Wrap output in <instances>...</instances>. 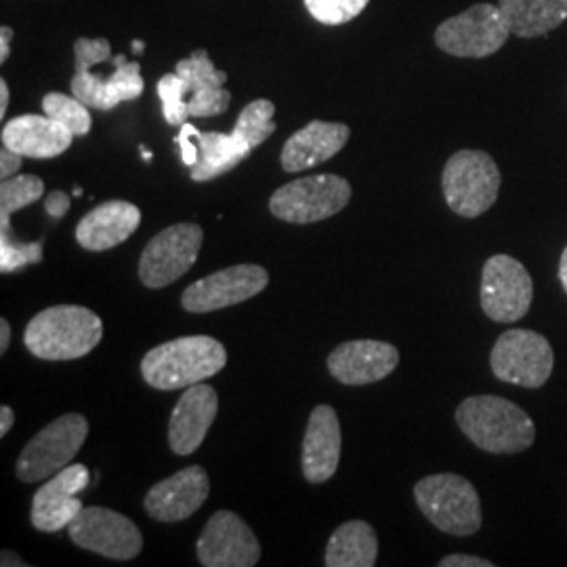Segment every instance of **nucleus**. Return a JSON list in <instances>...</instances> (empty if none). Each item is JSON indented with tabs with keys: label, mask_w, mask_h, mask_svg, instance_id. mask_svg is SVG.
I'll use <instances>...</instances> for the list:
<instances>
[{
	"label": "nucleus",
	"mask_w": 567,
	"mask_h": 567,
	"mask_svg": "<svg viewBox=\"0 0 567 567\" xmlns=\"http://www.w3.org/2000/svg\"><path fill=\"white\" fill-rule=\"evenodd\" d=\"M227 364L224 344L213 337H182L154 347L142 362L145 383L161 391L187 389L215 377Z\"/></svg>",
	"instance_id": "3"
},
{
	"label": "nucleus",
	"mask_w": 567,
	"mask_h": 567,
	"mask_svg": "<svg viewBox=\"0 0 567 567\" xmlns=\"http://www.w3.org/2000/svg\"><path fill=\"white\" fill-rule=\"evenodd\" d=\"M219 410V398L213 386H187L175 405L168 425V444L179 456H189L203 446L204 437Z\"/></svg>",
	"instance_id": "19"
},
{
	"label": "nucleus",
	"mask_w": 567,
	"mask_h": 567,
	"mask_svg": "<svg viewBox=\"0 0 567 567\" xmlns=\"http://www.w3.org/2000/svg\"><path fill=\"white\" fill-rule=\"evenodd\" d=\"M72 140L74 135L47 114L18 116L2 128V145L23 158H55L72 145Z\"/></svg>",
	"instance_id": "22"
},
{
	"label": "nucleus",
	"mask_w": 567,
	"mask_h": 567,
	"mask_svg": "<svg viewBox=\"0 0 567 567\" xmlns=\"http://www.w3.org/2000/svg\"><path fill=\"white\" fill-rule=\"evenodd\" d=\"M44 183L34 175H18L0 185V236H11V215L41 200Z\"/></svg>",
	"instance_id": "27"
},
{
	"label": "nucleus",
	"mask_w": 567,
	"mask_h": 567,
	"mask_svg": "<svg viewBox=\"0 0 567 567\" xmlns=\"http://www.w3.org/2000/svg\"><path fill=\"white\" fill-rule=\"evenodd\" d=\"M200 225L177 224L166 227L143 248L140 278L147 288H164L183 278L196 264L203 248Z\"/></svg>",
	"instance_id": "11"
},
{
	"label": "nucleus",
	"mask_w": 567,
	"mask_h": 567,
	"mask_svg": "<svg viewBox=\"0 0 567 567\" xmlns=\"http://www.w3.org/2000/svg\"><path fill=\"white\" fill-rule=\"evenodd\" d=\"M89 480L91 475L84 465H68L49 477L34 494L32 526L41 532H60L70 526L82 511L79 492L89 486Z\"/></svg>",
	"instance_id": "15"
},
{
	"label": "nucleus",
	"mask_w": 567,
	"mask_h": 567,
	"mask_svg": "<svg viewBox=\"0 0 567 567\" xmlns=\"http://www.w3.org/2000/svg\"><path fill=\"white\" fill-rule=\"evenodd\" d=\"M456 423L489 454H517L534 444L536 426L524 408L498 395H473L456 408Z\"/></svg>",
	"instance_id": "1"
},
{
	"label": "nucleus",
	"mask_w": 567,
	"mask_h": 567,
	"mask_svg": "<svg viewBox=\"0 0 567 567\" xmlns=\"http://www.w3.org/2000/svg\"><path fill=\"white\" fill-rule=\"evenodd\" d=\"M142 224V210L135 204L110 200L84 215L76 227V240L82 248L103 252L124 243Z\"/></svg>",
	"instance_id": "23"
},
{
	"label": "nucleus",
	"mask_w": 567,
	"mask_h": 567,
	"mask_svg": "<svg viewBox=\"0 0 567 567\" xmlns=\"http://www.w3.org/2000/svg\"><path fill=\"white\" fill-rule=\"evenodd\" d=\"M11 39H13V30L7 28V25H2V30H0V61H2V63L9 60Z\"/></svg>",
	"instance_id": "40"
},
{
	"label": "nucleus",
	"mask_w": 567,
	"mask_h": 567,
	"mask_svg": "<svg viewBox=\"0 0 567 567\" xmlns=\"http://www.w3.org/2000/svg\"><path fill=\"white\" fill-rule=\"evenodd\" d=\"M370 0H305L311 18L326 25H341L355 20Z\"/></svg>",
	"instance_id": "32"
},
{
	"label": "nucleus",
	"mask_w": 567,
	"mask_h": 567,
	"mask_svg": "<svg viewBox=\"0 0 567 567\" xmlns=\"http://www.w3.org/2000/svg\"><path fill=\"white\" fill-rule=\"evenodd\" d=\"M103 337L97 313L79 305H58L41 311L25 326L23 343L41 360L63 362L91 353Z\"/></svg>",
	"instance_id": "2"
},
{
	"label": "nucleus",
	"mask_w": 567,
	"mask_h": 567,
	"mask_svg": "<svg viewBox=\"0 0 567 567\" xmlns=\"http://www.w3.org/2000/svg\"><path fill=\"white\" fill-rule=\"evenodd\" d=\"M42 112L53 121L63 124L74 137H82L91 131V114L89 105H84L76 97H68L63 93H49L42 100Z\"/></svg>",
	"instance_id": "29"
},
{
	"label": "nucleus",
	"mask_w": 567,
	"mask_h": 567,
	"mask_svg": "<svg viewBox=\"0 0 567 567\" xmlns=\"http://www.w3.org/2000/svg\"><path fill=\"white\" fill-rule=\"evenodd\" d=\"M44 208L53 219H61L70 210V196L63 192H53L47 196Z\"/></svg>",
	"instance_id": "38"
},
{
	"label": "nucleus",
	"mask_w": 567,
	"mask_h": 567,
	"mask_svg": "<svg viewBox=\"0 0 567 567\" xmlns=\"http://www.w3.org/2000/svg\"><path fill=\"white\" fill-rule=\"evenodd\" d=\"M231 102L229 91L224 86H206L198 89L189 95L187 100V110L192 118H210V116H219L227 112Z\"/></svg>",
	"instance_id": "34"
},
{
	"label": "nucleus",
	"mask_w": 567,
	"mask_h": 567,
	"mask_svg": "<svg viewBox=\"0 0 567 567\" xmlns=\"http://www.w3.org/2000/svg\"><path fill=\"white\" fill-rule=\"evenodd\" d=\"M13 423H16L13 410H11L9 405H2V408H0V435H2V437L11 431Z\"/></svg>",
	"instance_id": "41"
},
{
	"label": "nucleus",
	"mask_w": 567,
	"mask_h": 567,
	"mask_svg": "<svg viewBox=\"0 0 567 567\" xmlns=\"http://www.w3.org/2000/svg\"><path fill=\"white\" fill-rule=\"evenodd\" d=\"M349 126L341 122H309L305 128L297 131L282 147V168L286 173H301L324 164L334 158L347 142H349Z\"/></svg>",
	"instance_id": "21"
},
{
	"label": "nucleus",
	"mask_w": 567,
	"mask_h": 567,
	"mask_svg": "<svg viewBox=\"0 0 567 567\" xmlns=\"http://www.w3.org/2000/svg\"><path fill=\"white\" fill-rule=\"evenodd\" d=\"M198 559L206 567H252L261 559V545L236 513L219 511L198 538Z\"/></svg>",
	"instance_id": "14"
},
{
	"label": "nucleus",
	"mask_w": 567,
	"mask_h": 567,
	"mask_svg": "<svg viewBox=\"0 0 567 567\" xmlns=\"http://www.w3.org/2000/svg\"><path fill=\"white\" fill-rule=\"evenodd\" d=\"M267 282L261 265H234L192 284L183 292L182 305L192 313L217 311L261 295Z\"/></svg>",
	"instance_id": "13"
},
{
	"label": "nucleus",
	"mask_w": 567,
	"mask_h": 567,
	"mask_svg": "<svg viewBox=\"0 0 567 567\" xmlns=\"http://www.w3.org/2000/svg\"><path fill=\"white\" fill-rule=\"evenodd\" d=\"M351 200V185L339 175H316L282 185L269 200L271 215L295 225L318 224L341 213Z\"/></svg>",
	"instance_id": "6"
},
{
	"label": "nucleus",
	"mask_w": 567,
	"mask_h": 567,
	"mask_svg": "<svg viewBox=\"0 0 567 567\" xmlns=\"http://www.w3.org/2000/svg\"><path fill=\"white\" fill-rule=\"evenodd\" d=\"M492 561H486L482 557L475 555H447L442 561L440 567H492Z\"/></svg>",
	"instance_id": "39"
},
{
	"label": "nucleus",
	"mask_w": 567,
	"mask_h": 567,
	"mask_svg": "<svg viewBox=\"0 0 567 567\" xmlns=\"http://www.w3.org/2000/svg\"><path fill=\"white\" fill-rule=\"evenodd\" d=\"M143 49H145V42H143V41L133 42V51H135V53H143Z\"/></svg>",
	"instance_id": "46"
},
{
	"label": "nucleus",
	"mask_w": 567,
	"mask_h": 567,
	"mask_svg": "<svg viewBox=\"0 0 567 567\" xmlns=\"http://www.w3.org/2000/svg\"><path fill=\"white\" fill-rule=\"evenodd\" d=\"M414 498L426 519L450 536H473L482 527L480 494L461 475H429L414 486Z\"/></svg>",
	"instance_id": "4"
},
{
	"label": "nucleus",
	"mask_w": 567,
	"mask_h": 567,
	"mask_svg": "<svg viewBox=\"0 0 567 567\" xmlns=\"http://www.w3.org/2000/svg\"><path fill=\"white\" fill-rule=\"evenodd\" d=\"M185 95H189V89H187V82L183 81L177 72L164 74L158 81V97L163 102L164 121L171 126H183L189 118Z\"/></svg>",
	"instance_id": "31"
},
{
	"label": "nucleus",
	"mask_w": 567,
	"mask_h": 567,
	"mask_svg": "<svg viewBox=\"0 0 567 567\" xmlns=\"http://www.w3.org/2000/svg\"><path fill=\"white\" fill-rule=\"evenodd\" d=\"M89 433V423L82 414H63L23 447L16 473L21 482L37 484L53 477L76 458Z\"/></svg>",
	"instance_id": "9"
},
{
	"label": "nucleus",
	"mask_w": 567,
	"mask_h": 567,
	"mask_svg": "<svg viewBox=\"0 0 567 567\" xmlns=\"http://www.w3.org/2000/svg\"><path fill=\"white\" fill-rule=\"evenodd\" d=\"M9 343H11V328L7 320H0V353H7Z\"/></svg>",
	"instance_id": "42"
},
{
	"label": "nucleus",
	"mask_w": 567,
	"mask_h": 567,
	"mask_svg": "<svg viewBox=\"0 0 567 567\" xmlns=\"http://www.w3.org/2000/svg\"><path fill=\"white\" fill-rule=\"evenodd\" d=\"M114 72L103 79L91 70L76 72L72 79V95L93 110H114L118 103L133 102L142 97L145 82L142 79V65L137 61H126V55L112 60Z\"/></svg>",
	"instance_id": "18"
},
{
	"label": "nucleus",
	"mask_w": 567,
	"mask_h": 567,
	"mask_svg": "<svg viewBox=\"0 0 567 567\" xmlns=\"http://www.w3.org/2000/svg\"><path fill=\"white\" fill-rule=\"evenodd\" d=\"M194 140L200 150L198 163L192 166L194 182H210V179L221 177L246 161L252 152V147L234 131L229 135H225V133H200L196 128Z\"/></svg>",
	"instance_id": "24"
},
{
	"label": "nucleus",
	"mask_w": 567,
	"mask_h": 567,
	"mask_svg": "<svg viewBox=\"0 0 567 567\" xmlns=\"http://www.w3.org/2000/svg\"><path fill=\"white\" fill-rule=\"evenodd\" d=\"M379 557V540L365 522H347L337 527L326 548L328 567H372Z\"/></svg>",
	"instance_id": "26"
},
{
	"label": "nucleus",
	"mask_w": 567,
	"mask_h": 567,
	"mask_svg": "<svg viewBox=\"0 0 567 567\" xmlns=\"http://www.w3.org/2000/svg\"><path fill=\"white\" fill-rule=\"evenodd\" d=\"M142 154H143V158H145V161H147V163H150V161H152V152H150V150H145V147H142Z\"/></svg>",
	"instance_id": "47"
},
{
	"label": "nucleus",
	"mask_w": 567,
	"mask_h": 567,
	"mask_svg": "<svg viewBox=\"0 0 567 567\" xmlns=\"http://www.w3.org/2000/svg\"><path fill=\"white\" fill-rule=\"evenodd\" d=\"M175 72L182 76L183 81L187 82L189 95L198 89L224 86L227 82V74L213 65V61L208 60L204 49L194 51L189 60L177 61Z\"/></svg>",
	"instance_id": "30"
},
{
	"label": "nucleus",
	"mask_w": 567,
	"mask_h": 567,
	"mask_svg": "<svg viewBox=\"0 0 567 567\" xmlns=\"http://www.w3.org/2000/svg\"><path fill=\"white\" fill-rule=\"evenodd\" d=\"M559 282L564 286L567 295V246L564 255H561V259H559Z\"/></svg>",
	"instance_id": "44"
},
{
	"label": "nucleus",
	"mask_w": 567,
	"mask_h": 567,
	"mask_svg": "<svg viewBox=\"0 0 567 567\" xmlns=\"http://www.w3.org/2000/svg\"><path fill=\"white\" fill-rule=\"evenodd\" d=\"M41 259V243H18L13 236H0V269H2V274H13L25 265L39 264Z\"/></svg>",
	"instance_id": "33"
},
{
	"label": "nucleus",
	"mask_w": 567,
	"mask_h": 567,
	"mask_svg": "<svg viewBox=\"0 0 567 567\" xmlns=\"http://www.w3.org/2000/svg\"><path fill=\"white\" fill-rule=\"evenodd\" d=\"M511 34V25L501 7L482 2L444 21L435 32V44L447 55L482 60L501 51Z\"/></svg>",
	"instance_id": "8"
},
{
	"label": "nucleus",
	"mask_w": 567,
	"mask_h": 567,
	"mask_svg": "<svg viewBox=\"0 0 567 567\" xmlns=\"http://www.w3.org/2000/svg\"><path fill=\"white\" fill-rule=\"evenodd\" d=\"M482 309L489 320L513 324L532 307L534 282L524 264L508 255H494L482 271Z\"/></svg>",
	"instance_id": "10"
},
{
	"label": "nucleus",
	"mask_w": 567,
	"mask_h": 567,
	"mask_svg": "<svg viewBox=\"0 0 567 567\" xmlns=\"http://www.w3.org/2000/svg\"><path fill=\"white\" fill-rule=\"evenodd\" d=\"M68 529L76 547L93 550L107 559L128 561L142 553L140 527L110 508L82 507Z\"/></svg>",
	"instance_id": "12"
},
{
	"label": "nucleus",
	"mask_w": 567,
	"mask_h": 567,
	"mask_svg": "<svg viewBox=\"0 0 567 567\" xmlns=\"http://www.w3.org/2000/svg\"><path fill=\"white\" fill-rule=\"evenodd\" d=\"M501 171L492 156L480 150L456 152L444 168L442 189L447 206L465 217L475 219L487 213L498 200Z\"/></svg>",
	"instance_id": "5"
},
{
	"label": "nucleus",
	"mask_w": 567,
	"mask_h": 567,
	"mask_svg": "<svg viewBox=\"0 0 567 567\" xmlns=\"http://www.w3.org/2000/svg\"><path fill=\"white\" fill-rule=\"evenodd\" d=\"M400 364V351L383 341H349L328 355V372L343 385H370Z\"/></svg>",
	"instance_id": "17"
},
{
	"label": "nucleus",
	"mask_w": 567,
	"mask_h": 567,
	"mask_svg": "<svg viewBox=\"0 0 567 567\" xmlns=\"http://www.w3.org/2000/svg\"><path fill=\"white\" fill-rule=\"evenodd\" d=\"M274 114H276L274 103L269 100H255L240 112L238 122L234 126V133L240 135L244 142L255 150L274 135V131H276Z\"/></svg>",
	"instance_id": "28"
},
{
	"label": "nucleus",
	"mask_w": 567,
	"mask_h": 567,
	"mask_svg": "<svg viewBox=\"0 0 567 567\" xmlns=\"http://www.w3.org/2000/svg\"><path fill=\"white\" fill-rule=\"evenodd\" d=\"M341 423L330 405H318L307 423L303 440V475L311 484L328 482L341 461Z\"/></svg>",
	"instance_id": "20"
},
{
	"label": "nucleus",
	"mask_w": 567,
	"mask_h": 567,
	"mask_svg": "<svg viewBox=\"0 0 567 567\" xmlns=\"http://www.w3.org/2000/svg\"><path fill=\"white\" fill-rule=\"evenodd\" d=\"M210 494V482L203 466H187L163 480L145 496V511L152 519L175 524L192 517Z\"/></svg>",
	"instance_id": "16"
},
{
	"label": "nucleus",
	"mask_w": 567,
	"mask_h": 567,
	"mask_svg": "<svg viewBox=\"0 0 567 567\" xmlns=\"http://www.w3.org/2000/svg\"><path fill=\"white\" fill-rule=\"evenodd\" d=\"M7 107H9V84L0 81V118H4Z\"/></svg>",
	"instance_id": "43"
},
{
	"label": "nucleus",
	"mask_w": 567,
	"mask_h": 567,
	"mask_svg": "<svg viewBox=\"0 0 567 567\" xmlns=\"http://www.w3.org/2000/svg\"><path fill=\"white\" fill-rule=\"evenodd\" d=\"M511 32L519 39H538L567 20V0H498Z\"/></svg>",
	"instance_id": "25"
},
{
	"label": "nucleus",
	"mask_w": 567,
	"mask_h": 567,
	"mask_svg": "<svg viewBox=\"0 0 567 567\" xmlns=\"http://www.w3.org/2000/svg\"><path fill=\"white\" fill-rule=\"evenodd\" d=\"M2 566H25V564L20 561V557H18L16 553H9V550H4V553H2Z\"/></svg>",
	"instance_id": "45"
},
{
	"label": "nucleus",
	"mask_w": 567,
	"mask_h": 567,
	"mask_svg": "<svg viewBox=\"0 0 567 567\" xmlns=\"http://www.w3.org/2000/svg\"><path fill=\"white\" fill-rule=\"evenodd\" d=\"M194 131H196V126L194 124H183L182 133L175 137V142L179 143V147H182V161L185 166H194V164L198 163V156H200V150H198V145H194Z\"/></svg>",
	"instance_id": "36"
},
{
	"label": "nucleus",
	"mask_w": 567,
	"mask_h": 567,
	"mask_svg": "<svg viewBox=\"0 0 567 567\" xmlns=\"http://www.w3.org/2000/svg\"><path fill=\"white\" fill-rule=\"evenodd\" d=\"M21 161H23L21 154L2 145V152H0V177H2V182L16 177V173L21 168Z\"/></svg>",
	"instance_id": "37"
},
{
	"label": "nucleus",
	"mask_w": 567,
	"mask_h": 567,
	"mask_svg": "<svg viewBox=\"0 0 567 567\" xmlns=\"http://www.w3.org/2000/svg\"><path fill=\"white\" fill-rule=\"evenodd\" d=\"M74 58H76V72H84L97 63L114 60L112 47L105 39H79L74 44Z\"/></svg>",
	"instance_id": "35"
},
{
	"label": "nucleus",
	"mask_w": 567,
	"mask_h": 567,
	"mask_svg": "<svg viewBox=\"0 0 567 567\" xmlns=\"http://www.w3.org/2000/svg\"><path fill=\"white\" fill-rule=\"evenodd\" d=\"M555 364L553 347L540 332L511 328L492 349L489 365L498 381L508 385L538 389L550 379Z\"/></svg>",
	"instance_id": "7"
}]
</instances>
